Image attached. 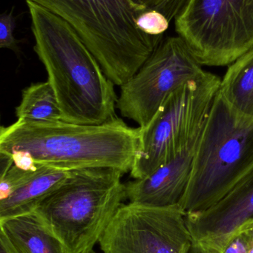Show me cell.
<instances>
[{
  "label": "cell",
  "mask_w": 253,
  "mask_h": 253,
  "mask_svg": "<svg viewBox=\"0 0 253 253\" xmlns=\"http://www.w3.org/2000/svg\"><path fill=\"white\" fill-rule=\"evenodd\" d=\"M35 44L62 112V121L102 125L116 117L117 97L95 56L63 19L27 1Z\"/></svg>",
  "instance_id": "1"
},
{
  "label": "cell",
  "mask_w": 253,
  "mask_h": 253,
  "mask_svg": "<svg viewBox=\"0 0 253 253\" xmlns=\"http://www.w3.org/2000/svg\"><path fill=\"white\" fill-rule=\"evenodd\" d=\"M140 127L116 117L102 125L17 120L1 126L0 153H28L37 165L64 170L111 168L130 172L139 145Z\"/></svg>",
  "instance_id": "2"
},
{
  "label": "cell",
  "mask_w": 253,
  "mask_h": 253,
  "mask_svg": "<svg viewBox=\"0 0 253 253\" xmlns=\"http://www.w3.org/2000/svg\"><path fill=\"white\" fill-rule=\"evenodd\" d=\"M63 19L78 34L107 78L121 87L149 59L163 40L137 26L148 10L134 0H25Z\"/></svg>",
  "instance_id": "3"
},
{
  "label": "cell",
  "mask_w": 253,
  "mask_h": 253,
  "mask_svg": "<svg viewBox=\"0 0 253 253\" xmlns=\"http://www.w3.org/2000/svg\"><path fill=\"white\" fill-rule=\"evenodd\" d=\"M123 173L111 168L69 171L65 181L36 208L68 253H92L126 200Z\"/></svg>",
  "instance_id": "4"
},
{
  "label": "cell",
  "mask_w": 253,
  "mask_h": 253,
  "mask_svg": "<svg viewBox=\"0 0 253 253\" xmlns=\"http://www.w3.org/2000/svg\"><path fill=\"white\" fill-rule=\"evenodd\" d=\"M253 170V121L236 114L218 93L180 208L186 215L212 208Z\"/></svg>",
  "instance_id": "5"
},
{
  "label": "cell",
  "mask_w": 253,
  "mask_h": 253,
  "mask_svg": "<svg viewBox=\"0 0 253 253\" xmlns=\"http://www.w3.org/2000/svg\"><path fill=\"white\" fill-rule=\"evenodd\" d=\"M221 80L209 72L171 94L152 121L140 128L139 145L131 170L145 178L199 138L209 118Z\"/></svg>",
  "instance_id": "6"
},
{
  "label": "cell",
  "mask_w": 253,
  "mask_h": 253,
  "mask_svg": "<svg viewBox=\"0 0 253 253\" xmlns=\"http://www.w3.org/2000/svg\"><path fill=\"white\" fill-rule=\"evenodd\" d=\"M175 25L202 65H231L253 47V0H185Z\"/></svg>",
  "instance_id": "7"
},
{
  "label": "cell",
  "mask_w": 253,
  "mask_h": 253,
  "mask_svg": "<svg viewBox=\"0 0 253 253\" xmlns=\"http://www.w3.org/2000/svg\"><path fill=\"white\" fill-rule=\"evenodd\" d=\"M206 71L181 37L163 39L138 72L121 86L117 108L144 128L174 92Z\"/></svg>",
  "instance_id": "8"
},
{
  "label": "cell",
  "mask_w": 253,
  "mask_h": 253,
  "mask_svg": "<svg viewBox=\"0 0 253 253\" xmlns=\"http://www.w3.org/2000/svg\"><path fill=\"white\" fill-rule=\"evenodd\" d=\"M103 253H190L187 216L178 205L123 203L100 240Z\"/></svg>",
  "instance_id": "9"
},
{
  "label": "cell",
  "mask_w": 253,
  "mask_h": 253,
  "mask_svg": "<svg viewBox=\"0 0 253 253\" xmlns=\"http://www.w3.org/2000/svg\"><path fill=\"white\" fill-rule=\"evenodd\" d=\"M201 136L150 175L126 183V200L158 208L179 206L190 184Z\"/></svg>",
  "instance_id": "10"
},
{
  "label": "cell",
  "mask_w": 253,
  "mask_h": 253,
  "mask_svg": "<svg viewBox=\"0 0 253 253\" xmlns=\"http://www.w3.org/2000/svg\"><path fill=\"white\" fill-rule=\"evenodd\" d=\"M193 245H212L253 220V170L212 208L186 215Z\"/></svg>",
  "instance_id": "11"
},
{
  "label": "cell",
  "mask_w": 253,
  "mask_h": 253,
  "mask_svg": "<svg viewBox=\"0 0 253 253\" xmlns=\"http://www.w3.org/2000/svg\"><path fill=\"white\" fill-rule=\"evenodd\" d=\"M69 175V171L40 165L23 170L13 191L0 200V221L32 212Z\"/></svg>",
  "instance_id": "12"
},
{
  "label": "cell",
  "mask_w": 253,
  "mask_h": 253,
  "mask_svg": "<svg viewBox=\"0 0 253 253\" xmlns=\"http://www.w3.org/2000/svg\"><path fill=\"white\" fill-rule=\"evenodd\" d=\"M0 228L19 253H68L36 211L1 220Z\"/></svg>",
  "instance_id": "13"
},
{
  "label": "cell",
  "mask_w": 253,
  "mask_h": 253,
  "mask_svg": "<svg viewBox=\"0 0 253 253\" xmlns=\"http://www.w3.org/2000/svg\"><path fill=\"white\" fill-rule=\"evenodd\" d=\"M218 93L236 114L253 121V47L230 65Z\"/></svg>",
  "instance_id": "14"
},
{
  "label": "cell",
  "mask_w": 253,
  "mask_h": 253,
  "mask_svg": "<svg viewBox=\"0 0 253 253\" xmlns=\"http://www.w3.org/2000/svg\"><path fill=\"white\" fill-rule=\"evenodd\" d=\"M16 116L18 120L33 123L62 121L60 106L50 83H35L24 89Z\"/></svg>",
  "instance_id": "15"
},
{
  "label": "cell",
  "mask_w": 253,
  "mask_h": 253,
  "mask_svg": "<svg viewBox=\"0 0 253 253\" xmlns=\"http://www.w3.org/2000/svg\"><path fill=\"white\" fill-rule=\"evenodd\" d=\"M190 253H253V220L217 243L192 246Z\"/></svg>",
  "instance_id": "16"
},
{
  "label": "cell",
  "mask_w": 253,
  "mask_h": 253,
  "mask_svg": "<svg viewBox=\"0 0 253 253\" xmlns=\"http://www.w3.org/2000/svg\"><path fill=\"white\" fill-rule=\"evenodd\" d=\"M137 26L150 36H162L169 28V20L160 12L147 10L136 20Z\"/></svg>",
  "instance_id": "17"
},
{
  "label": "cell",
  "mask_w": 253,
  "mask_h": 253,
  "mask_svg": "<svg viewBox=\"0 0 253 253\" xmlns=\"http://www.w3.org/2000/svg\"><path fill=\"white\" fill-rule=\"evenodd\" d=\"M13 10L4 12L0 16V47L19 53L18 41L14 37L15 19Z\"/></svg>",
  "instance_id": "18"
},
{
  "label": "cell",
  "mask_w": 253,
  "mask_h": 253,
  "mask_svg": "<svg viewBox=\"0 0 253 253\" xmlns=\"http://www.w3.org/2000/svg\"><path fill=\"white\" fill-rule=\"evenodd\" d=\"M148 10H157L163 13L169 22L175 19L181 11L185 0H134Z\"/></svg>",
  "instance_id": "19"
},
{
  "label": "cell",
  "mask_w": 253,
  "mask_h": 253,
  "mask_svg": "<svg viewBox=\"0 0 253 253\" xmlns=\"http://www.w3.org/2000/svg\"><path fill=\"white\" fill-rule=\"evenodd\" d=\"M0 253H19L4 233H0Z\"/></svg>",
  "instance_id": "20"
},
{
  "label": "cell",
  "mask_w": 253,
  "mask_h": 253,
  "mask_svg": "<svg viewBox=\"0 0 253 253\" xmlns=\"http://www.w3.org/2000/svg\"><path fill=\"white\" fill-rule=\"evenodd\" d=\"M95 253V252H94V253Z\"/></svg>",
  "instance_id": "21"
}]
</instances>
